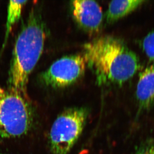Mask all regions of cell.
<instances>
[{"instance_id":"52a82bcc","label":"cell","mask_w":154,"mask_h":154,"mask_svg":"<svg viewBox=\"0 0 154 154\" xmlns=\"http://www.w3.org/2000/svg\"><path fill=\"white\" fill-rule=\"evenodd\" d=\"M136 96L137 116L154 107V64L147 67L139 75Z\"/></svg>"},{"instance_id":"6da1fadb","label":"cell","mask_w":154,"mask_h":154,"mask_svg":"<svg viewBox=\"0 0 154 154\" xmlns=\"http://www.w3.org/2000/svg\"><path fill=\"white\" fill-rule=\"evenodd\" d=\"M86 63L99 85H122L140 69L139 59L121 39L100 36L84 45Z\"/></svg>"},{"instance_id":"30bf717a","label":"cell","mask_w":154,"mask_h":154,"mask_svg":"<svg viewBox=\"0 0 154 154\" xmlns=\"http://www.w3.org/2000/svg\"><path fill=\"white\" fill-rule=\"evenodd\" d=\"M141 45L149 60L154 64V30L145 36L141 41Z\"/></svg>"},{"instance_id":"277c9868","label":"cell","mask_w":154,"mask_h":154,"mask_svg":"<svg viewBox=\"0 0 154 154\" xmlns=\"http://www.w3.org/2000/svg\"><path fill=\"white\" fill-rule=\"evenodd\" d=\"M89 110L73 107L64 110L51 127L49 142L52 154H67L82 134Z\"/></svg>"},{"instance_id":"8992f818","label":"cell","mask_w":154,"mask_h":154,"mask_svg":"<svg viewBox=\"0 0 154 154\" xmlns=\"http://www.w3.org/2000/svg\"><path fill=\"white\" fill-rule=\"evenodd\" d=\"M73 17L83 30L91 34L97 33L102 28V9L96 2L91 0L72 1Z\"/></svg>"},{"instance_id":"7c38bea8","label":"cell","mask_w":154,"mask_h":154,"mask_svg":"<svg viewBox=\"0 0 154 154\" xmlns=\"http://www.w3.org/2000/svg\"><path fill=\"white\" fill-rule=\"evenodd\" d=\"M0 154H8L3 153L0 152Z\"/></svg>"},{"instance_id":"7a4b0ae2","label":"cell","mask_w":154,"mask_h":154,"mask_svg":"<svg viewBox=\"0 0 154 154\" xmlns=\"http://www.w3.org/2000/svg\"><path fill=\"white\" fill-rule=\"evenodd\" d=\"M47 32L41 11L33 7L14 45L8 79V88L27 94L29 76L44 49Z\"/></svg>"},{"instance_id":"9c48e42d","label":"cell","mask_w":154,"mask_h":154,"mask_svg":"<svg viewBox=\"0 0 154 154\" xmlns=\"http://www.w3.org/2000/svg\"><path fill=\"white\" fill-rule=\"evenodd\" d=\"M27 2V1H9L8 7V16L5 39L1 50V53L3 52L5 47L13 26L20 19L22 9Z\"/></svg>"},{"instance_id":"ba28073f","label":"cell","mask_w":154,"mask_h":154,"mask_svg":"<svg viewBox=\"0 0 154 154\" xmlns=\"http://www.w3.org/2000/svg\"><path fill=\"white\" fill-rule=\"evenodd\" d=\"M145 1L126 0L111 1L106 14V22L112 24L134 11L142 5Z\"/></svg>"},{"instance_id":"8fae6325","label":"cell","mask_w":154,"mask_h":154,"mask_svg":"<svg viewBox=\"0 0 154 154\" xmlns=\"http://www.w3.org/2000/svg\"><path fill=\"white\" fill-rule=\"evenodd\" d=\"M135 154H154V140L149 139L137 147Z\"/></svg>"},{"instance_id":"5b68a950","label":"cell","mask_w":154,"mask_h":154,"mask_svg":"<svg viewBox=\"0 0 154 154\" xmlns=\"http://www.w3.org/2000/svg\"><path fill=\"white\" fill-rule=\"evenodd\" d=\"M86 63L84 56L74 55L61 58L39 75L45 85L62 88L76 82L85 73Z\"/></svg>"},{"instance_id":"3957f363","label":"cell","mask_w":154,"mask_h":154,"mask_svg":"<svg viewBox=\"0 0 154 154\" xmlns=\"http://www.w3.org/2000/svg\"><path fill=\"white\" fill-rule=\"evenodd\" d=\"M33 119V110L28 95L0 88V139L26 134Z\"/></svg>"}]
</instances>
